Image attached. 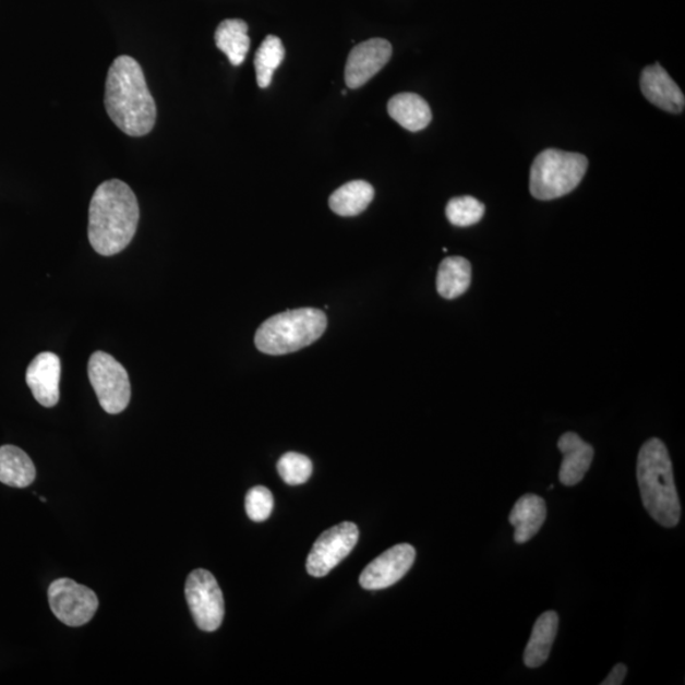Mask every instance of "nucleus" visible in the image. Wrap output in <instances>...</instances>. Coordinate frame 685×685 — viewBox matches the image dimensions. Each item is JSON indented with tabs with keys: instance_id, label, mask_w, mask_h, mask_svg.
I'll use <instances>...</instances> for the list:
<instances>
[{
	"instance_id": "f257e3e1",
	"label": "nucleus",
	"mask_w": 685,
	"mask_h": 685,
	"mask_svg": "<svg viewBox=\"0 0 685 685\" xmlns=\"http://www.w3.org/2000/svg\"><path fill=\"white\" fill-rule=\"evenodd\" d=\"M105 106L116 127L129 136L142 137L154 129L157 105L135 59L122 56L112 62L107 74Z\"/></svg>"
},
{
	"instance_id": "f03ea898",
	"label": "nucleus",
	"mask_w": 685,
	"mask_h": 685,
	"mask_svg": "<svg viewBox=\"0 0 685 685\" xmlns=\"http://www.w3.org/2000/svg\"><path fill=\"white\" fill-rule=\"evenodd\" d=\"M140 219L135 193L111 179L98 187L89 206L88 237L95 251L105 256L119 254L134 239Z\"/></svg>"
},
{
	"instance_id": "7ed1b4c3",
	"label": "nucleus",
	"mask_w": 685,
	"mask_h": 685,
	"mask_svg": "<svg viewBox=\"0 0 685 685\" xmlns=\"http://www.w3.org/2000/svg\"><path fill=\"white\" fill-rule=\"evenodd\" d=\"M637 482L644 507L660 526L673 528L681 520V502L674 482L673 465L659 438L645 442L637 458Z\"/></svg>"
},
{
	"instance_id": "20e7f679",
	"label": "nucleus",
	"mask_w": 685,
	"mask_h": 685,
	"mask_svg": "<svg viewBox=\"0 0 685 685\" xmlns=\"http://www.w3.org/2000/svg\"><path fill=\"white\" fill-rule=\"evenodd\" d=\"M328 326L322 310L303 308L285 311L264 322L255 334V346L264 354L284 356L313 345Z\"/></svg>"
},
{
	"instance_id": "39448f33",
	"label": "nucleus",
	"mask_w": 685,
	"mask_h": 685,
	"mask_svg": "<svg viewBox=\"0 0 685 685\" xmlns=\"http://www.w3.org/2000/svg\"><path fill=\"white\" fill-rule=\"evenodd\" d=\"M586 155L548 149L537 155L529 176V191L534 199L551 201L566 196L587 173Z\"/></svg>"
},
{
	"instance_id": "423d86ee",
	"label": "nucleus",
	"mask_w": 685,
	"mask_h": 685,
	"mask_svg": "<svg viewBox=\"0 0 685 685\" xmlns=\"http://www.w3.org/2000/svg\"><path fill=\"white\" fill-rule=\"evenodd\" d=\"M88 376L100 407L108 414H120L129 407L131 399L129 373L111 354L93 353L88 363Z\"/></svg>"
},
{
	"instance_id": "0eeeda50",
	"label": "nucleus",
	"mask_w": 685,
	"mask_h": 685,
	"mask_svg": "<svg viewBox=\"0 0 685 685\" xmlns=\"http://www.w3.org/2000/svg\"><path fill=\"white\" fill-rule=\"evenodd\" d=\"M185 599L196 625L206 633H214L223 624L225 603L223 591L215 576L197 569L185 581Z\"/></svg>"
},
{
	"instance_id": "6e6552de",
	"label": "nucleus",
	"mask_w": 685,
	"mask_h": 685,
	"mask_svg": "<svg viewBox=\"0 0 685 685\" xmlns=\"http://www.w3.org/2000/svg\"><path fill=\"white\" fill-rule=\"evenodd\" d=\"M49 603L57 618L70 627L88 624L99 605L95 591L68 578L51 584Z\"/></svg>"
},
{
	"instance_id": "1a4fd4ad",
	"label": "nucleus",
	"mask_w": 685,
	"mask_h": 685,
	"mask_svg": "<svg viewBox=\"0 0 685 685\" xmlns=\"http://www.w3.org/2000/svg\"><path fill=\"white\" fill-rule=\"evenodd\" d=\"M358 539H360V531L352 521H342L329 528L319 537L310 551L307 562L308 573L315 578L328 575L353 551Z\"/></svg>"
},
{
	"instance_id": "9d476101",
	"label": "nucleus",
	"mask_w": 685,
	"mask_h": 685,
	"mask_svg": "<svg viewBox=\"0 0 685 685\" xmlns=\"http://www.w3.org/2000/svg\"><path fill=\"white\" fill-rule=\"evenodd\" d=\"M416 556V549L411 544H396L365 566L360 576L361 587L368 590H380L394 586L411 569Z\"/></svg>"
},
{
	"instance_id": "9b49d317",
	"label": "nucleus",
	"mask_w": 685,
	"mask_h": 685,
	"mask_svg": "<svg viewBox=\"0 0 685 685\" xmlns=\"http://www.w3.org/2000/svg\"><path fill=\"white\" fill-rule=\"evenodd\" d=\"M393 46L385 38H371L350 51L346 65V84L349 89L363 87L390 61Z\"/></svg>"
},
{
	"instance_id": "f8f14e48",
	"label": "nucleus",
	"mask_w": 685,
	"mask_h": 685,
	"mask_svg": "<svg viewBox=\"0 0 685 685\" xmlns=\"http://www.w3.org/2000/svg\"><path fill=\"white\" fill-rule=\"evenodd\" d=\"M61 362L56 353L43 352L29 363L26 383L34 398L45 408H52L60 398Z\"/></svg>"
},
{
	"instance_id": "ddd939ff",
	"label": "nucleus",
	"mask_w": 685,
	"mask_h": 685,
	"mask_svg": "<svg viewBox=\"0 0 685 685\" xmlns=\"http://www.w3.org/2000/svg\"><path fill=\"white\" fill-rule=\"evenodd\" d=\"M641 91L650 104L660 110L681 113L684 111L685 97L680 85L660 64L649 65L641 74Z\"/></svg>"
},
{
	"instance_id": "4468645a",
	"label": "nucleus",
	"mask_w": 685,
	"mask_h": 685,
	"mask_svg": "<svg viewBox=\"0 0 685 685\" xmlns=\"http://www.w3.org/2000/svg\"><path fill=\"white\" fill-rule=\"evenodd\" d=\"M557 447L564 455L558 478L565 486H575L586 478L594 458V448L584 442L578 434L567 432L557 442Z\"/></svg>"
},
{
	"instance_id": "2eb2a0df",
	"label": "nucleus",
	"mask_w": 685,
	"mask_h": 685,
	"mask_svg": "<svg viewBox=\"0 0 685 685\" xmlns=\"http://www.w3.org/2000/svg\"><path fill=\"white\" fill-rule=\"evenodd\" d=\"M546 517V502L541 496L534 494L520 496L509 514V521L514 527V541L519 544L531 541L540 532Z\"/></svg>"
},
{
	"instance_id": "dca6fc26",
	"label": "nucleus",
	"mask_w": 685,
	"mask_h": 685,
	"mask_svg": "<svg viewBox=\"0 0 685 685\" xmlns=\"http://www.w3.org/2000/svg\"><path fill=\"white\" fill-rule=\"evenodd\" d=\"M387 111L394 121L411 132L424 130L432 121L430 105L416 93H400L394 96L388 100Z\"/></svg>"
},
{
	"instance_id": "f3484780",
	"label": "nucleus",
	"mask_w": 685,
	"mask_h": 685,
	"mask_svg": "<svg viewBox=\"0 0 685 685\" xmlns=\"http://www.w3.org/2000/svg\"><path fill=\"white\" fill-rule=\"evenodd\" d=\"M557 629L558 616L554 611L544 612L536 621L531 638H529L525 650L524 660L527 668L536 669L546 663L552 645L555 642Z\"/></svg>"
},
{
	"instance_id": "a211bd4d",
	"label": "nucleus",
	"mask_w": 685,
	"mask_h": 685,
	"mask_svg": "<svg viewBox=\"0 0 685 685\" xmlns=\"http://www.w3.org/2000/svg\"><path fill=\"white\" fill-rule=\"evenodd\" d=\"M36 479V467L25 450L15 446L0 447V482L12 488H27Z\"/></svg>"
},
{
	"instance_id": "6ab92c4d",
	"label": "nucleus",
	"mask_w": 685,
	"mask_h": 685,
	"mask_svg": "<svg viewBox=\"0 0 685 685\" xmlns=\"http://www.w3.org/2000/svg\"><path fill=\"white\" fill-rule=\"evenodd\" d=\"M217 49L221 50L233 67L243 64L251 38L248 36V25L243 20H225L215 33Z\"/></svg>"
},
{
	"instance_id": "aec40b11",
	"label": "nucleus",
	"mask_w": 685,
	"mask_h": 685,
	"mask_svg": "<svg viewBox=\"0 0 685 685\" xmlns=\"http://www.w3.org/2000/svg\"><path fill=\"white\" fill-rule=\"evenodd\" d=\"M375 197V190L369 182L352 181L341 185L329 199L333 213L342 217L362 214Z\"/></svg>"
},
{
	"instance_id": "412c9836",
	"label": "nucleus",
	"mask_w": 685,
	"mask_h": 685,
	"mask_svg": "<svg viewBox=\"0 0 685 685\" xmlns=\"http://www.w3.org/2000/svg\"><path fill=\"white\" fill-rule=\"evenodd\" d=\"M471 285V264L462 256L443 260L437 275V291L443 299L454 300L464 295Z\"/></svg>"
},
{
	"instance_id": "4be33fe9",
	"label": "nucleus",
	"mask_w": 685,
	"mask_h": 685,
	"mask_svg": "<svg viewBox=\"0 0 685 685\" xmlns=\"http://www.w3.org/2000/svg\"><path fill=\"white\" fill-rule=\"evenodd\" d=\"M285 46L281 38L275 35H268L264 38L261 48L255 53L254 67L256 73V82L260 88L269 87L276 69L283 64L285 60Z\"/></svg>"
},
{
	"instance_id": "5701e85b",
	"label": "nucleus",
	"mask_w": 685,
	"mask_h": 685,
	"mask_svg": "<svg viewBox=\"0 0 685 685\" xmlns=\"http://www.w3.org/2000/svg\"><path fill=\"white\" fill-rule=\"evenodd\" d=\"M485 215V206L471 196L456 197L448 202L446 216L458 228L472 227Z\"/></svg>"
},
{
	"instance_id": "b1692460",
	"label": "nucleus",
	"mask_w": 685,
	"mask_h": 685,
	"mask_svg": "<svg viewBox=\"0 0 685 685\" xmlns=\"http://www.w3.org/2000/svg\"><path fill=\"white\" fill-rule=\"evenodd\" d=\"M277 470L287 485H301L313 474V462L305 455L288 453L279 458Z\"/></svg>"
},
{
	"instance_id": "393cba45",
	"label": "nucleus",
	"mask_w": 685,
	"mask_h": 685,
	"mask_svg": "<svg viewBox=\"0 0 685 685\" xmlns=\"http://www.w3.org/2000/svg\"><path fill=\"white\" fill-rule=\"evenodd\" d=\"M274 495L266 486H254L245 496V510L253 521L267 520L274 510Z\"/></svg>"
},
{
	"instance_id": "a878e982",
	"label": "nucleus",
	"mask_w": 685,
	"mask_h": 685,
	"mask_svg": "<svg viewBox=\"0 0 685 685\" xmlns=\"http://www.w3.org/2000/svg\"><path fill=\"white\" fill-rule=\"evenodd\" d=\"M628 669L625 664H617L612 669L609 676L602 682V685H621L624 683Z\"/></svg>"
}]
</instances>
